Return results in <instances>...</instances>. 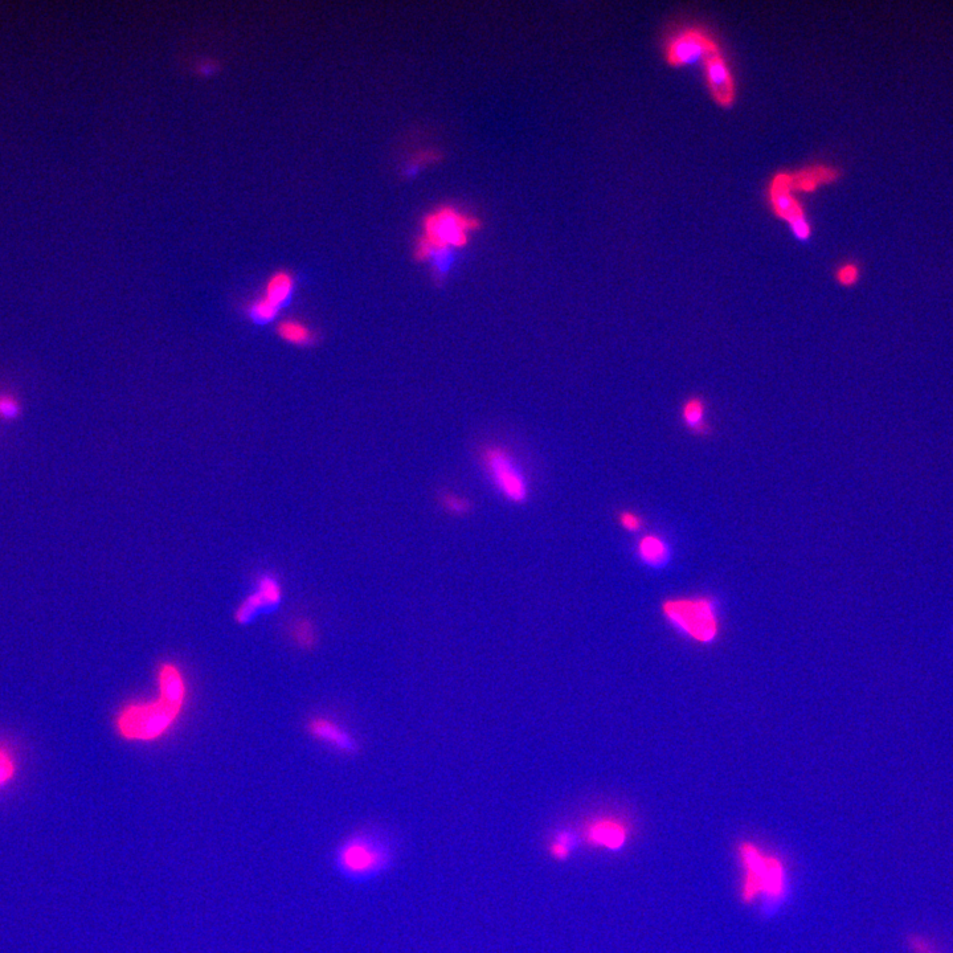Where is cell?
Returning <instances> with one entry per match:
<instances>
[{"label": "cell", "mask_w": 953, "mask_h": 953, "mask_svg": "<svg viewBox=\"0 0 953 953\" xmlns=\"http://www.w3.org/2000/svg\"><path fill=\"white\" fill-rule=\"evenodd\" d=\"M481 226V220L452 204H441L429 211L421 223L416 240L417 259L429 261L437 255L453 253L469 243L470 235Z\"/></svg>", "instance_id": "cell-1"}, {"label": "cell", "mask_w": 953, "mask_h": 953, "mask_svg": "<svg viewBox=\"0 0 953 953\" xmlns=\"http://www.w3.org/2000/svg\"><path fill=\"white\" fill-rule=\"evenodd\" d=\"M184 711L155 695L151 699L126 702L114 717V730L130 743H155L177 727Z\"/></svg>", "instance_id": "cell-2"}, {"label": "cell", "mask_w": 953, "mask_h": 953, "mask_svg": "<svg viewBox=\"0 0 953 953\" xmlns=\"http://www.w3.org/2000/svg\"><path fill=\"white\" fill-rule=\"evenodd\" d=\"M742 867V901L754 903L759 898L771 903L783 901L787 891V869L781 858L768 854L755 842L743 841L738 846Z\"/></svg>", "instance_id": "cell-3"}, {"label": "cell", "mask_w": 953, "mask_h": 953, "mask_svg": "<svg viewBox=\"0 0 953 953\" xmlns=\"http://www.w3.org/2000/svg\"><path fill=\"white\" fill-rule=\"evenodd\" d=\"M394 858V846L390 837L371 829L350 834L335 852V863L339 871L358 881L379 877L390 869Z\"/></svg>", "instance_id": "cell-4"}, {"label": "cell", "mask_w": 953, "mask_h": 953, "mask_svg": "<svg viewBox=\"0 0 953 953\" xmlns=\"http://www.w3.org/2000/svg\"><path fill=\"white\" fill-rule=\"evenodd\" d=\"M662 615L680 635L697 644H713L721 632L717 604L707 596L665 600Z\"/></svg>", "instance_id": "cell-5"}, {"label": "cell", "mask_w": 953, "mask_h": 953, "mask_svg": "<svg viewBox=\"0 0 953 953\" xmlns=\"http://www.w3.org/2000/svg\"><path fill=\"white\" fill-rule=\"evenodd\" d=\"M768 202L773 214L787 223L793 236L800 241H808L812 236V226L809 223L807 212L796 192L791 186V175L788 171H779L773 175L768 186Z\"/></svg>", "instance_id": "cell-6"}, {"label": "cell", "mask_w": 953, "mask_h": 953, "mask_svg": "<svg viewBox=\"0 0 953 953\" xmlns=\"http://www.w3.org/2000/svg\"><path fill=\"white\" fill-rule=\"evenodd\" d=\"M721 52L717 40L701 28H685L670 36L665 46V57L674 68L687 67L705 61Z\"/></svg>", "instance_id": "cell-7"}, {"label": "cell", "mask_w": 953, "mask_h": 953, "mask_svg": "<svg viewBox=\"0 0 953 953\" xmlns=\"http://www.w3.org/2000/svg\"><path fill=\"white\" fill-rule=\"evenodd\" d=\"M486 472L506 500L522 503L529 497V482L521 466L501 448H490L484 456Z\"/></svg>", "instance_id": "cell-8"}, {"label": "cell", "mask_w": 953, "mask_h": 953, "mask_svg": "<svg viewBox=\"0 0 953 953\" xmlns=\"http://www.w3.org/2000/svg\"><path fill=\"white\" fill-rule=\"evenodd\" d=\"M282 592L281 583L276 576L272 574H263L257 578L255 591L249 593L235 611V620L237 624L248 625L253 623L260 615L273 611L281 604Z\"/></svg>", "instance_id": "cell-9"}, {"label": "cell", "mask_w": 953, "mask_h": 953, "mask_svg": "<svg viewBox=\"0 0 953 953\" xmlns=\"http://www.w3.org/2000/svg\"><path fill=\"white\" fill-rule=\"evenodd\" d=\"M580 840L592 849L619 852L628 844L629 829L619 818L596 817L584 826Z\"/></svg>", "instance_id": "cell-10"}, {"label": "cell", "mask_w": 953, "mask_h": 953, "mask_svg": "<svg viewBox=\"0 0 953 953\" xmlns=\"http://www.w3.org/2000/svg\"><path fill=\"white\" fill-rule=\"evenodd\" d=\"M705 77L710 96L721 108H732L736 100V84L730 65L722 52L705 61Z\"/></svg>", "instance_id": "cell-11"}, {"label": "cell", "mask_w": 953, "mask_h": 953, "mask_svg": "<svg viewBox=\"0 0 953 953\" xmlns=\"http://www.w3.org/2000/svg\"><path fill=\"white\" fill-rule=\"evenodd\" d=\"M155 683H157L158 697L179 710H186L188 698H190V687H188L186 674L179 665L173 661L162 662L155 672Z\"/></svg>", "instance_id": "cell-12"}, {"label": "cell", "mask_w": 953, "mask_h": 953, "mask_svg": "<svg viewBox=\"0 0 953 953\" xmlns=\"http://www.w3.org/2000/svg\"><path fill=\"white\" fill-rule=\"evenodd\" d=\"M309 735L341 754L351 755L359 750L357 740L338 722L326 717H314L306 726Z\"/></svg>", "instance_id": "cell-13"}, {"label": "cell", "mask_w": 953, "mask_h": 953, "mask_svg": "<svg viewBox=\"0 0 953 953\" xmlns=\"http://www.w3.org/2000/svg\"><path fill=\"white\" fill-rule=\"evenodd\" d=\"M680 421L687 432L699 439L713 436V424L709 419V403L702 395L687 396L680 407Z\"/></svg>", "instance_id": "cell-14"}, {"label": "cell", "mask_w": 953, "mask_h": 953, "mask_svg": "<svg viewBox=\"0 0 953 953\" xmlns=\"http://www.w3.org/2000/svg\"><path fill=\"white\" fill-rule=\"evenodd\" d=\"M791 175V186L793 191L796 192H805V194H812L816 192L818 188L822 186H828V184H833L838 182V179L841 178V170L837 167L822 165L807 166L804 169L793 171L789 173Z\"/></svg>", "instance_id": "cell-15"}, {"label": "cell", "mask_w": 953, "mask_h": 953, "mask_svg": "<svg viewBox=\"0 0 953 953\" xmlns=\"http://www.w3.org/2000/svg\"><path fill=\"white\" fill-rule=\"evenodd\" d=\"M636 554L637 558L646 566L660 568L669 563L672 548L660 534L648 533L638 539Z\"/></svg>", "instance_id": "cell-16"}, {"label": "cell", "mask_w": 953, "mask_h": 953, "mask_svg": "<svg viewBox=\"0 0 953 953\" xmlns=\"http://www.w3.org/2000/svg\"><path fill=\"white\" fill-rule=\"evenodd\" d=\"M580 841L579 834L570 829H558L548 837L547 850L552 860L564 862L574 856Z\"/></svg>", "instance_id": "cell-17"}, {"label": "cell", "mask_w": 953, "mask_h": 953, "mask_svg": "<svg viewBox=\"0 0 953 953\" xmlns=\"http://www.w3.org/2000/svg\"><path fill=\"white\" fill-rule=\"evenodd\" d=\"M294 285H296V281H294V277L289 272L281 271L274 273L273 276L269 278L267 286H265L263 296L273 302L277 308L282 309V306L293 296Z\"/></svg>", "instance_id": "cell-18"}, {"label": "cell", "mask_w": 953, "mask_h": 953, "mask_svg": "<svg viewBox=\"0 0 953 953\" xmlns=\"http://www.w3.org/2000/svg\"><path fill=\"white\" fill-rule=\"evenodd\" d=\"M903 946L908 953H950L946 944L924 931H907L903 935Z\"/></svg>", "instance_id": "cell-19"}, {"label": "cell", "mask_w": 953, "mask_h": 953, "mask_svg": "<svg viewBox=\"0 0 953 953\" xmlns=\"http://www.w3.org/2000/svg\"><path fill=\"white\" fill-rule=\"evenodd\" d=\"M289 637L300 649L309 650L317 645L318 631L312 620L300 617L289 625Z\"/></svg>", "instance_id": "cell-20"}, {"label": "cell", "mask_w": 953, "mask_h": 953, "mask_svg": "<svg viewBox=\"0 0 953 953\" xmlns=\"http://www.w3.org/2000/svg\"><path fill=\"white\" fill-rule=\"evenodd\" d=\"M278 334L288 343L296 346H306L313 342L312 331L300 321L286 319L278 325Z\"/></svg>", "instance_id": "cell-21"}, {"label": "cell", "mask_w": 953, "mask_h": 953, "mask_svg": "<svg viewBox=\"0 0 953 953\" xmlns=\"http://www.w3.org/2000/svg\"><path fill=\"white\" fill-rule=\"evenodd\" d=\"M18 759L7 744L0 743V792L15 780L18 775Z\"/></svg>", "instance_id": "cell-22"}, {"label": "cell", "mask_w": 953, "mask_h": 953, "mask_svg": "<svg viewBox=\"0 0 953 953\" xmlns=\"http://www.w3.org/2000/svg\"><path fill=\"white\" fill-rule=\"evenodd\" d=\"M23 404L14 392L0 390V421L14 423L22 417Z\"/></svg>", "instance_id": "cell-23"}, {"label": "cell", "mask_w": 953, "mask_h": 953, "mask_svg": "<svg viewBox=\"0 0 953 953\" xmlns=\"http://www.w3.org/2000/svg\"><path fill=\"white\" fill-rule=\"evenodd\" d=\"M280 310L267 297L261 296L249 305L248 314L252 321L264 325V323L272 322L278 316Z\"/></svg>", "instance_id": "cell-24"}, {"label": "cell", "mask_w": 953, "mask_h": 953, "mask_svg": "<svg viewBox=\"0 0 953 953\" xmlns=\"http://www.w3.org/2000/svg\"><path fill=\"white\" fill-rule=\"evenodd\" d=\"M861 274L860 264L854 263V261H846L836 269L834 277L842 288H854L860 282Z\"/></svg>", "instance_id": "cell-25"}, {"label": "cell", "mask_w": 953, "mask_h": 953, "mask_svg": "<svg viewBox=\"0 0 953 953\" xmlns=\"http://www.w3.org/2000/svg\"><path fill=\"white\" fill-rule=\"evenodd\" d=\"M619 522L621 527L627 530L628 533H638V531H641L645 527L644 518L632 510L621 511L619 514Z\"/></svg>", "instance_id": "cell-26"}, {"label": "cell", "mask_w": 953, "mask_h": 953, "mask_svg": "<svg viewBox=\"0 0 953 953\" xmlns=\"http://www.w3.org/2000/svg\"><path fill=\"white\" fill-rule=\"evenodd\" d=\"M447 507L449 510H452L453 513L460 514L465 513V511L468 510V503H466L464 500H461V498L451 497L447 500Z\"/></svg>", "instance_id": "cell-27"}]
</instances>
